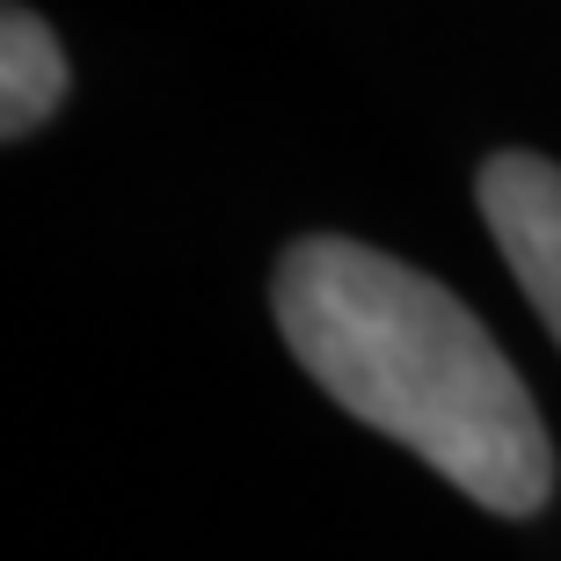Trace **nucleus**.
<instances>
[{
    "label": "nucleus",
    "mask_w": 561,
    "mask_h": 561,
    "mask_svg": "<svg viewBox=\"0 0 561 561\" xmlns=\"http://www.w3.org/2000/svg\"><path fill=\"white\" fill-rule=\"evenodd\" d=\"M277 329L321 394L481 511L533 518L554 496V445L518 365L437 277L343 233H307L277 263Z\"/></svg>",
    "instance_id": "1"
},
{
    "label": "nucleus",
    "mask_w": 561,
    "mask_h": 561,
    "mask_svg": "<svg viewBox=\"0 0 561 561\" xmlns=\"http://www.w3.org/2000/svg\"><path fill=\"white\" fill-rule=\"evenodd\" d=\"M474 190L503 263L518 271L525 299L561 343V168L540 153H489Z\"/></svg>",
    "instance_id": "2"
},
{
    "label": "nucleus",
    "mask_w": 561,
    "mask_h": 561,
    "mask_svg": "<svg viewBox=\"0 0 561 561\" xmlns=\"http://www.w3.org/2000/svg\"><path fill=\"white\" fill-rule=\"evenodd\" d=\"M66 103V51L51 37V22L37 8L8 0L0 15V131L30 139L51 125V110Z\"/></svg>",
    "instance_id": "3"
}]
</instances>
